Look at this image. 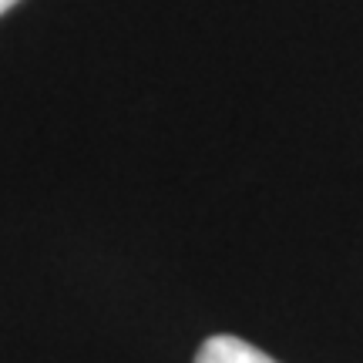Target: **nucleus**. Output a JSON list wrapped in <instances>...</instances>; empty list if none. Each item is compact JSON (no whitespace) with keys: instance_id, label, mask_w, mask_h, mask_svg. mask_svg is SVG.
<instances>
[{"instance_id":"2","label":"nucleus","mask_w":363,"mask_h":363,"mask_svg":"<svg viewBox=\"0 0 363 363\" xmlns=\"http://www.w3.org/2000/svg\"><path fill=\"white\" fill-rule=\"evenodd\" d=\"M13 4H17V0H0V13H7L13 7Z\"/></svg>"},{"instance_id":"1","label":"nucleus","mask_w":363,"mask_h":363,"mask_svg":"<svg viewBox=\"0 0 363 363\" xmlns=\"http://www.w3.org/2000/svg\"><path fill=\"white\" fill-rule=\"evenodd\" d=\"M195 363H276V360L239 337H208L195 353Z\"/></svg>"}]
</instances>
